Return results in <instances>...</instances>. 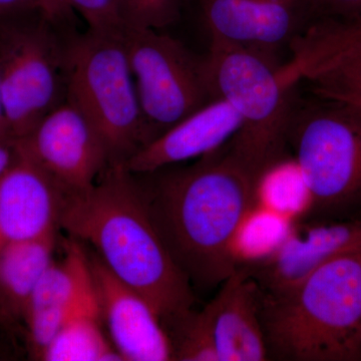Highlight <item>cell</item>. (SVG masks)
Returning a JSON list of instances; mask_svg holds the SVG:
<instances>
[{
  "instance_id": "cell-1",
  "label": "cell",
  "mask_w": 361,
  "mask_h": 361,
  "mask_svg": "<svg viewBox=\"0 0 361 361\" xmlns=\"http://www.w3.org/2000/svg\"><path fill=\"white\" fill-rule=\"evenodd\" d=\"M59 229L89 244L116 277L153 305L165 329L193 310V287L169 253L144 186L126 164H110L90 189L66 194Z\"/></svg>"
},
{
  "instance_id": "cell-2",
  "label": "cell",
  "mask_w": 361,
  "mask_h": 361,
  "mask_svg": "<svg viewBox=\"0 0 361 361\" xmlns=\"http://www.w3.org/2000/svg\"><path fill=\"white\" fill-rule=\"evenodd\" d=\"M144 190L157 230L192 287L222 284L238 265L237 233L257 205L254 178L218 149Z\"/></svg>"
},
{
  "instance_id": "cell-3",
  "label": "cell",
  "mask_w": 361,
  "mask_h": 361,
  "mask_svg": "<svg viewBox=\"0 0 361 361\" xmlns=\"http://www.w3.org/2000/svg\"><path fill=\"white\" fill-rule=\"evenodd\" d=\"M259 313L268 360L361 361V249L289 290H260Z\"/></svg>"
},
{
  "instance_id": "cell-4",
  "label": "cell",
  "mask_w": 361,
  "mask_h": 361,
  "mask_svg": "<svg viewBox=\"0 0 361 361\" xmlns=\"http://www.w3.org/2000/svg\"><path fill=\"white\" fill-rule=\"evenodd\" d=\"M213 99H222L241 118L227 152L257 180L287 154L292 90L297 85L272 56L211 39L203 59Z\"/></svg>"
},
{
  "instance_id": "cell-5",
  "label": "cell",
  "mask_w": 361,
  "mask_h": 361,
  "mask_svg": "<svg viewBox=\"0 0 361 361\" xmlns=\"http://www.w3.org/2000/svg\"><path fill=\"white\" fill-rule=\"evenodd\" d=\"M287 146L310 196L298 220L361 219V111L318 97L293 104Z\"/></svg>"
},
{
  "instance_id": "cell-6",
  "label": "cell",
  "mask_w": 361,
  "mask_h": 361,
  "mask_svg": "<svg viewBox=\"0 0 361 361\" xmlns=\"http://www.w3.org/2000/svg\"><path fill=\"white\" fill-rule=\"evenodd\" d=\"M63 56L66 101L94 126L111 164L127 163L147 130L123 35L87 32Z\"/></svg>"
},
{
  "instance_id": "cell-7",
  "label": "cell",
  "mask_w": 361,
  "mask_h": 361,
  "mask_svg": "<svg viewBox=\"0 0 361 361\" xmlns=\"http://www.w3.org/2000/svg\"><path fill=\"white\" fill-rule=\"evenodd\" d=\"M158 32L126 27L123 32L147 144L213 99L203 59L195 58L180 42Z\"/></svg>"
},
{
  "instance_id": "cell-8",
  "label": "cell",
  "mask_w": 361,
  "mask_h": 361,
  "mask_svg": "<svg viewBox=\"0 0 361 361\" xmlns=\"http://www.w3.org/2000/svg\"><path fill=\"white\" fill-rule=\"evenodd\" d=\"M42 30L20 33L0 54V92L9 134L21 140L59 106L65 56Z\"/></svg>"
},
{
  "instance_id": "cell-9",
  "label": "cell",
  "mask_w": 361,
  "mask_h": 361,
  "mask_svg": "<svg viewBox=\"0 0 361 361\" xmlns=\"http://www.w3.org/2000/svg\"><path fill=\"white\" fill-rule=\"evenodd\" d=\"M289 45L284 68L296 84L306 82L318 99L361 111V20L316 18Z\"/></svg>"
},
{
  "instance_id": "cell-10",
  "label": "cell",
  "mask_w": 361,
  "mask_h": 361,
  "mask_svg": "<svg viewBox=\"0 0 361 361\" xmlns=\"http://www.w3.org/2000/svg\"><path fill=\"white\" fill-rule=\"evenodd\" d=\"M18 142L68 193L90 189L111 164L99 133L68 101L49 111Z\"/></svg>"
},
{
  "instance_id": "cell-11",
  "label": "cell",
  "mask_w": 361,
  "mask_h": 361,
  "mask_svg": "<svg viewBox=\"0 0 361 361\" xmlns=\"http://www.w3.org/2000/svg\"><path fill=\"white\" fill-rule=\"evenodd\" d=\"M361 249V219L295 220L286 237L264 257L244 266L261 292L289 290L311 272L341 254Z\"/></svg>"
},
{
  "instance_id": "cell-12",
  "label": "cell",
  "mask_w": 361,
  "mask_h": 361,
  "mask_svg": "<svg viewBox=\"0 0 361 361\" xmlns=\"http://www.w3.org/2000/svg\"><path fill=\"white\" fill-rule=\"evenodd\" d=\"M211 39L272 56L313 20L306 0H198Z\"/></svg>"
},
{
  "instance_id": "cell-13",
  "label": "cell",
  "mask_w": 361,
  "mask_h": 361,
  "mask_svg": "<svg viewBox=\"0 0 361 361\" xmlns=\"http://www.w3.org/2000/svg\"><path fill=\"white\" fill-rule=\"evenodd\" d=\"M87 253L104 329L122 360H173L172 344L153 305L116 277L94 252Z\"/></svg>"
},
{
  "instance_id": "cell-14",
  "label": "cell",
  "mask_w": 361,
  "mask_h": 361,
  "mask_svg": "<svg viewBox=\"0 0 361 361\" xmlns=\"http://www.w3.org/2000/svg\"><path fill=\"white\" fill-rule=\"evenodd\" d=\"M0 179V249L58 233L68 192L20 148Z\"/></svg>"
},
{
  "instance_id": "cell-15",
  "label": "cell",
  "mask_w": 361,
  "mask_h": 361,
  "mask_svg": "<svg viewBox=\"0 0 361 361\" xmlns=\"http://www.w3.org/2000/svg\"><path fill=\"white\" fill-rule=\"evenodd\" d=\"M260 288L240 264L204 311L208 316L218 361H267L260 322Z\"/></svg>"
},
{
  "instance_id": "cell-16",
  "label": "cell",
  "mask_w": 361,
  "mask_h": 361,
  "mask_svg": "<svg viewBox=\"0 0 361 361\" xmlns=\"http://www.w3.org/2000/svg\"><path fill=\"white\" fill-rule=\"evenodd\" d=\"M241 128L237 111L222 99H213L140 149L126 163L134 174L161 169L220 149Z\"/></svg>"
},
{
  "instance_id": "cell-17",
  "label": "cell",
  "mask_w": 361,
  "mask_h": 361,
  "mask_svg": "<svg viewBox=\"0 0 361 361\" xmlns=\"http://www.w3.org/2000/svg\"><path fill=\"white\" fill-rule=\"evenodd\" d=\"M65 255L54 260L33 290L23 317L33 357L40 360L59 334L90 274L87 250L78 240L63 244Z\"/></svg>"
},
{
  "instance_id": "cell-18",
  "label": "cell",
  "mask_w": 361,
  "mask_h": 361,
  "mask_svg": "<svg viewBox=\"0 0 361 361\" xmlns=\"http://www.w3.org/2000/svg\"><path fill=\"white\" fill-rule=\"evenodd\" d=\"M39 360L123 361L104 329L90 268L63 326Z\"/></svg>"
},
{
  "instance_id": "cell-19",
  "label": "cell",
  "mask_w": 361,
  "mask_h": 361,
  "mask_svg": "<svg viewBox=\"0 0 361 361\" xmlns=\"http://www.w3.org/2000/svg\"><path fill=\"white\" fill-rule=\"evenodd\" d=\"M58 233L0 249V310L6 320H23L28 300L54 262Z\"/></svg>"
},
{
  "instance_id": "cell-20",
  "label": "cell",
  "mask_w": 361,
  "mask_h": 361,
  "mask_svg": "<svg viewBox=\"0 0 361 361\" xmlns=\"http://www.w3.org/2000/svg\"><path fill=\"white\" fill-rule=\"evenodd\" d=\"M256 200L258 205L270 209L293 221L303 217L307 210V188L300 169L293 157L288 155L273 163L256 180Z\"/></svg>"
},
{
  "instance_id": "cell-21",
  "label": "cell",
  "mask_w": 361,
  "mask_h": 361,
  "mask_svg": "<svg viewBox=\"0 0 361 361\" xmlns=\"http://www.w3.org/2000/svg\"><path fill=\"white\" fill-rule=\"evenodd\" d=\"M173 360L218 361L210 322L205 311L192 310L169 325Z\"/></svg>"
},
{
  "instance_id": "cell-22",
  "label": "cell",
  "mask_w": 361,
  "mask_h": 361,
  "mask_svg": "<svg viewBox=\"0 0 361 361\" xmlns=\"http://www.w3.org/2000/svg\"><path fill=\"white\" fill-rule=\"evenodd\" d=\"M186 0H118L126 27L160 30L179 20Z\"/></svg>"
},
{
  "instance_id": "cell-23",
  "label": "cell",
  "mask_w": 361,
  "mask_h": 361,
  "mask_svg": "<svg viewBox=\"0 0 361 361\" xmlns=\"http://www.w3.org/2000/svg\"><path fill=\"white\" fill-rule=\"evenodd\" d=\"M70 11L82 16L87 32L122 35L126 26L121 16L118 0H65Z\"/></svg>"
},
{
  "instance_id": "cell-24",
  "label": "cell",
  "mask_w": 361,
  "mask_h": 361,
  "mask_svg": "<svg viewBox=\"0 0 361 361\" xmlns=\"http://www.w3.org/2000/svg\"><path fill=\"white\" fill-rule=\"evenodd\" d=\"M313 20H361V0H306Z\"/></svg>"
},
{
  "instance_id": "cell-25",
  "label": "cell",
  "mask_w": 361,
  "mask_h": 361,
  "mask_svg": "<svg viewBox=\"0 0 361 361\" xmlns=\"http://www.w3.org/2000/svg\"><path fill=\"white\" fill-rule=\"evenodd\" d=\"M18 155V141L0 137V179L13 165Z\"/></svg>"
},
{
  "instance_id": "cell-26",
  "label": "cell",
  "mask_w": 361,
  "mask_h": 361,
  "mask_svg": "<svg viewBox=\"0 0 361 361\" xmlns=\"http://www.w3.org/2000/svg\"><path fill=\"white\" fill-rule=\"evenodd\" d=\"M39 13L47 20L56 21L70 13L65 0H37Z\"/></svg>"
},
{
  "instance_id": "cell-27",
  "label": "cell",
  "mask_w": 361,
  "mask_h": 361,
  "mask_svg": "<svg viewBox=\"0 0 361 361\" xmlns=\"http://www.w3.org/2000/svg\"><path fill=\"white\" fill-rule=\"evenodd\" d=\"M28 9L39 11L37 0H0V16L16 13Z\"/></svg>"
},
{
  "instance_id": "cell-28",
  "label": "cell",
  "mask_w": 361,
  "mask_h": 361,
  "mask_svg": "<svg viewBox=\"0 0 361 361\" xmlns=\"http://www.w3.org/2000/svg\"><path fill=\"white\" fill-rule=\"evenodd\" d=\"M0 137H11L9 134L8 127H7L6 116H4V106H2L1 92H0ZM14 140V139H13Z\"/></svg>"
},
{
  "instance_id": "cell-29",
  "label": "cell",
  "mask_w": 361,
  "mask_h": 361,
  "mask_svg": "<svg viewBox=\"0 0 361 361\" xmlns=\"http://www.w3.org/2000/svg\"><path fill=\"white\" fill-rule=\"evenodd\" d=\"M0 322H6L4 314H2L1 310H0Z\"/></svg>"
}]
</instances>
